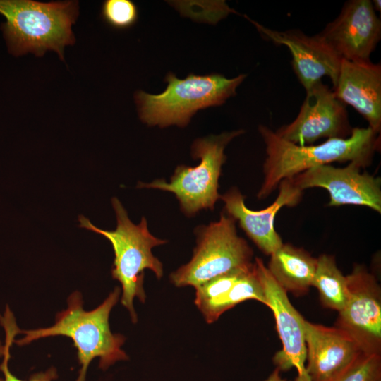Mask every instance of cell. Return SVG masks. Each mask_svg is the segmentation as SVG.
Listing matches in <instances>:
<instances>
[{"instance_id":"6da1fadb","label":"cell","mask_w":381,"mask_h":381,"mask_svg":"<svg viewBox=\"0 0 381 381\" xmlns=\"http://www.w3.org/2000/svg\"><path fill=\"white\" fill-rule=\"evenodd\" d=\"M259 132L265 144L264 179L257 196L267 197L279 183L314 167L332 162H355L368 166L380 139L370 127L353 128L345 138H330L319 145H298L279 137L274 131L260 125Z\"/></svg>"},{"instance_id":"7a4b0ae2","label":"cell","mask_w":381,"mask_h":381,"mask_svg":"<svg viewBox=\"0 0 381 381\" xmlns=\"http://www.w3.org/2000/svg\"><path fill=\"white\" fill-rule=\"evenodd\" d=\"M120 292V288L116 287L102 304L86 311L83 308L81 294L75 291L68 298L67 308L56 315L52 326L20 331L24 337L15 342L24 346L52 336L71 339L80 365L76 381H85L88 366L94 358H99V365L103 370L118 361L128 359L127 354L121 349L125 337L112 333L109 322L110 312L119 301Z\"/></svg>"},{"instance_id":"3957f363","label":"cell","mask_w":381,"mask_h":381,"mask_svg":"<svg viewBox=\"0 0 381 381\" xmlns=\"http://www.w3.org/2000/svg\"><path fill=\"white\" fill-rule=\"evenodd\" d=\"M0 13L6 18L2 30L9 51L16 56H42L53 50L63 60L65 47L75 43L71 27L78 15V1L0 0Z\"/></svg>"},{"instance_id":"277c9868","label":"cell","mask_w":381,"mask_h":381,"mask_svg":"<svg viewBox=\"0 0 381 381\" xmlns=\"http://www.w3.org/2000/svg\"><path fill=\"white\" fill-rule=\"evenodd\" d=\"M111 204L117 222L114 230L101 229L84 216H79L78 221L80 227L103 236L111 243L114 253L111 275L121 285V304L128 310L132 322H136L133 301L138 298L144 303L146 298L143 288L144 270L152 271L158 279L163 276L162 263L152 254V250L167 241L150 232L145 217L138 224L133 223L118 198H113Z\"/></svg>"},{"instance_id":"5b68a950","label":"cell","mask_w":381,"mask_h":381,"mask_svg":"<svg viewBox=\"0 0 381 381\" xmlns=\"http://www.w3.org/2000/svg\"><path fill=\"white\" fill-rule=\"evenodd\" d=\"M246 77L245 74L233 78L220 74H189L185 79H179L169 73L163 92L152 95L140 90L135 94L139 117L150 126L184 127L198 110L222 105L234 96Z\"/></svg>"},{"instance_id":"8992f818","label":"cell","mask_w":381,"mask_h":381,"mask_svg":"<svg viewBox=\"0 0 381 381\" xmlns=\"http://www.w3.org/2000/svg\"><path fill=\"white\" fill-rule=\"evenodd\" d=\"M243 133V130H238L196 139L191 146V153L193 158L200 159L198 165L178 166L169 182L159 179L149 183L140 182L138 188L174 193L181 211L188 217L201 210H213L220 198L219 179L226 158L224 149L233 138Z\"/></svg>"},{"instance_id":"52a82bcc","label":"cell","mask_w":381,"mask_h":381,"mask_svg":"<svg viewBox=\"0 0 381 381\" xmlns=\"http://www.w3.org/2000/svg\"><path fill=\"white\" fill-rule=\"evenodd\" d=\"M234 219L222 213L218 221L195 229L196 246L191 260L171 273L177 287L196 288L217 277L253 263V250L240 237Z\"/></svg>"},{"instance_id":"ba28073f","label":"cell","mask_w":381,"mask_h":381,"mask_svg":"<svg viewBox=\"0 0 381 381\" xmlns=\"http://www.w3.org/2000/svg\"><path fill=\"white\" fill-rule=\"evenodd\" d=\"M348 298L335 327L349 334L366 354H381V289L375 276L355 265L346 275Z\"/></svg>"},{"instance_id":"9c48e42d","label":"cell","mask_w":381,"mask_h":381,"mask_svg":"<svg viewBox=\"0 0 381 381\" xmlns=\"http://www.w3.org/2000/svg\"><path fill=\"white\" fill-rule=\"evenodd\" d=\"M296 118L275 133L281 138L298 145H308L320 138H345L352 128L346 106L322 81L306 91Z\"/></svg>"},{"instance_id":"30bf717a","label":"cell","mask_w":381,"mask_h":381,"mask_svg":"<svg viewBox=\"0 0 381 381\" xmlns=\"http://www.w3.org/2000/svg\"><path fill=\"white\" fill-rule=\"evenodd\" d=\"M360 164L350 162L340 168L330 164L312 167L291 178L302 191L319 187L329 192L327 206L344 205L365 206L381 212V181L367 172Z\"/></svg>"},{"instance_id":"8fae6325","label":"cell","mask_w":381,"mask_h":381,"mask_svg":"<svg viewBox=\"0 0 381 381\" xmlns=\"http://www.w3.org/2000/svg\"><path fill=\"white\" fill-rule=\"evenodd\" d=\"M255 266L262 286L266 306L274 314L277 329L282 344L273 361L279 371L295 368L300 381L309 380L305 370L306 344L305 320L295 309L287 293L275 282L260 258H256Z\"/></svg>"},{"instance_id":"7c38bea8","label":"cell","mask_w":381,"mask_h":381,"mask_svg":"<svg viewBox=\"0 0 381 381\" xmlns=\"http://www.w3.org/2000/svg\"><path fill=\"white\" fill-rule=\"evenodd\" d=\"M318 35L341 59L369 61L380 40L381 22L371 1L351 0Z\"/></svg>"},{"instance_id":"4fadbf2b","label":"cell","mask_w":381,"mask_h":381,"mask_svg":"<svg viewBox=\"0 0 381 381\" xmlns=\"http://www.w3.org/2000/svg\"><path fill=\"white\" fill-rule=\"evenodd\" d=\"M249 20L265 39L289 49L294 72L306 91L325 76L335 85L341 58L318 34L309 36L299 30H275Z\"/></svg>"},{"instance_id":"5bb4252c","label":"cell","mask_w":381,"mask_h":381,"mask_svg":"<svg viewBox=\"0 0 381 381\" xmlns=\"http://www.w3.org/2000/svg\"><path fill=\"white\" fill-rule=\"evenodd\" d=\"M302 190L292 179L282 180L279 184V193L274 202L260 210H252L245 204V197L232 188L220 198L224 203L227 215L238 221L240 227L265 254L270 255L282 244V240L274 229V219L284 207H294L302 197Z\"/></svg>"},{"instance_id":"9a60e30c","label":"cell","mask_w":381,"mask_h":381,"mask_svg":"<svg viewBox=\"0 0 381 381\" xmlns=\"http://www.w3.org/2000/svg\"><path fill=\"white\" fill-rule=\"evenodd\" d=\"M306 373L309 381H335L364 353L358 343L336 327L305 320Z\"/></svg>"},{"instance_id":"2e32d148","label":"cell","mask_w":381,"mask_h":381,"mask_svg":"<svg viewBox=\"0 0 381 381\" xmlns=\"http://www.w3.org/2000/svg\"><path fill=\"white\" fill-rule=\"evenodd\" d=\"M332 90L343 104L353 107L373 131L381 129V66L341 59Z\"/></svg>"},{"instance_id":"e0dca14e","label":"cell","mask_w":381,"mask_h":381,"mask_svg":"<svg viewBox=\"0 0 381 381\" xmlns=\"http://www.w3.org/2000/svg\"><path fill=\"white\" fill-rule=\"evenodd\" d=\"M317 258L304 249L283 243L270 255L267 268L286 293L298 296L313 286Z\"/></svg>"},{"instance_id":"ac0fdd59","label":"cell","mask_w":381,"mask_h":381,"mask_svg":"<svg viewBox=\"0 0 381 381\" xmlns=\"http://www.w3.org/2000/svg\"><path fill=\"white\" fill-rule=\"evenodd\" d=\"M247 300H256L266 306L262 286L258 277L255 263L226 294L205 304L199 310L206 322L212 323L225 311Z\"/></svg>"},{"instance_id":"d6986e66","label":"cell","mask_w":381,"mask_h":381,"mask_svg":"<svg viewBox=\"0 0 381 381\" xmlns=\"http://www.w3.org/2000/svg\"><path fill=\"white\" fill-rule=\"evenodd\" d=\"M313 286L318 290L325 307L339 312L345 306L348 298L346 276L337 267L333 256L322 254L317 258Z\"/></svg>"},{"instance_id":"ffe728a7","label":"cell","mask_w":381,"mask_h":381,"mask_svg":"<svg viewBox=\"0 0 381 381\" xmlns=\"http://www.w3.org/2000/svg\"><path fill=\"white\" fill-rule=\"evenodd\" d=\"M0 324L5 332V352L3 361L0 364V370L4 375L3 381H52L57 377L56 369L53 367L45 372L33 374L28 380H22L13 375L8 368V361L11 357L10 350L15 341V337L20 333V330L18 327L15 317L8 306L6 307L4 315H0Z\"/></svg>"},{"instance_id":"44dd1931","label":"cell","mask_w":381,"mask_h":381,"mask_svg":"<svg viewBox=\"0 0 381 381\" xmlns=\"http://www.w3.org/2000/svg\"><path fill=\"white\" fill-rule=\"evenodd\" d=\"M253 265L238 268L217 277L195 288V304L200 308L226 294L234 284Z\"/></svg>"},{"instance_id":"7402d4cb","label":"cell","mask_w":381,"mask_h":381,"mask_svg":"<svg viewBox=\"0 0 381 381\" xmlns=\"http://www.w3.org/2000/svg\"><path fill=\"white\" fill-rule=\"evenodd\" d=\"M101 16L111 27L124 30L136 23L138 10L131 0H106L102 5Z\"/></svg>"},{"instance_id":"603a6c76","label":"cell","mask_w":381,"mask_h":381,"mask_svg":"<svg viewBox=\"0 0 381 381\" xmlns=\"http://www.w3.org/2000/svg\"><path fill=\"white\" fill-rule=\"evenodd\" d=\"M335 381H381V354L362 353Z\"/></svg>"},{"instance_id":"cb8c5ba5","label":"cell","mask_w":381,"mask_h":381,"mask_svg":"<svg viewBox=\"0 0 381 381\" xmlns=\"http://www.w3.org/2000/svg\"><path fill=\"white\" fill-rule=\"evenodd\" d=\"M375 11H380L381 1L380 0H374L372 1Z\"/></svg>"},{"instance_id":"d4e9b609","label":"cell","mask_w":381,"mask_h":381,"mask_svg":"<svg viewBox=\"0 0 381 381\" xmlns=\"http://www.w3.org/2000/svg\"><path fill=\"white\" fill-rule=\"evenodd\" d=\"M5 352V346L4 345L1 344V342L0 341V357L4 356ZM0 381H3V379L0 378Z\"/></svg>"},{"instance_id":"484cf974","label":"cell","mask_w":381,"mask_h":381,"mask_svg":"<svg viewBox=\"0 0 381 381\" xmlns=\"http://www.w3.org/2000/svg\"></svg>"}]
</instances>
